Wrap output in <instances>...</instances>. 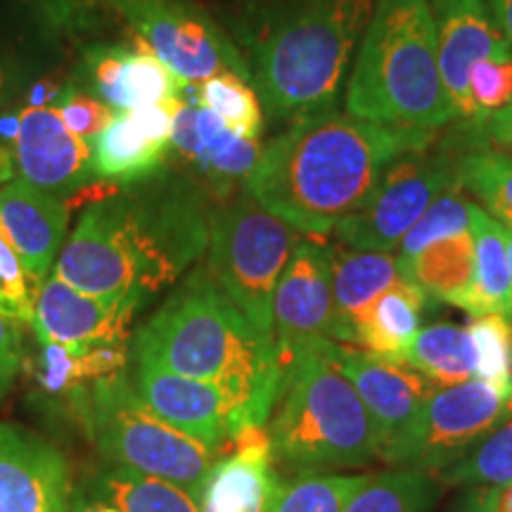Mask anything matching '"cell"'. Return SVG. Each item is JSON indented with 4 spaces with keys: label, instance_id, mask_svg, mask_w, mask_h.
<instances>
[{
    "label": "cell",
    "instance_id": "cell-42",
    "mask_svg": "<svg viewBox=\"0 0 512 512\" xmlns=\"http://www.w3.org/2000/svg\"><path fill=\"white\" fill-rule=\"evenodd\" d=\"M19 81H22V74H17V69L0 57V105H5L17 93Z\"/></svg>",
    "mask_w": 512,
    "mask_h": 512
},
{
    "label": "cell",
    "instance_id": "cell-45",
    "mask_svg": "<svg viewBox=\"0 0 512 512\" xmlns=\"http://www.w3.org/2000/svg\"><path fill=\"white\" fill-rule=\"evenodd\" d=\"M496 512H512V482L501 486V494H498Z\"/></svg>",
    "mask_w": 512,
    "mask_h": 512
},
{
    "label": "cell",
    "instance_id": "cell-37",
    "mask_svg": "<svg viewBox=\"0 0 512 512\" xmlns=\"http://www.w3.org/2000/svg\"><path fill=\"white\" fill-rule=\"evenodd\" d=\"M55 112L60 114V119L67 124L69 131H74L76 136H81L88 143H93L95 138L112 124V119L117 117V112L110 105H105L100 98H95L93 93H88L86 88H81L79 83H69L64 86L53 100Z\"/></svg>",
    "mask_w": 512,
    "mask_h": 512
},
{
    "label": "cell",
    "instance_id": "cell-14",
    "mask_svg": "<svg viewBox=\"0 0 512 512\" xmlns=\"http://www.w3.org/2000/svg\"><path fill=\"white\" fill-rule=\"evenodd\" d=\"M136 392L159 418L211 448L228 451L230 439L249 425L242 408L211 382L138 363Z\"/></svg>",
    "mask_w": 512,
    "mask_h": 512
},
{
    "label": "cell",
    "instance_id": "cell-19",
    "mask_svg": "<svg viewBox=\"0 0 512 512\" xmlns=\"http://www.w3.org/2000/svg\"><path fill=\"white\" fill-rule=\"evenodd\" d=\"M60 451L24 427L0 422V512H72Z\"/></svg>",
    "mask_w": 512,
    "mask_h": 512
},
{
    "label": "cell",
    "instance_id": "cell-40",
    "mask_svg": "<svg viewBox=\"0 0 512 512\" xmlns=\"http://www.w3.org/2000/svg\"><path fill=\"white\" fill-rule=\"evenodd\" d=\"M22 363V339L15 328V320L0 313V389L8 387Z\"/></svg>",
    "mask_w": 512,
    "mask_h": 512
},
{
    "label": "cell",
    "instance_id": "cell-8",
    "mask_svg": "<svg viewBox=\"0 0 512 512\" xmlns=\"http://www.w3.org/2000/svg\"><path fill=\"white\" fill-rule=\"evenodd\" d=\"M299 242L302 233L261 207L247 190L211 211L204 268L268 342H273L278 280Z\"/></svg>",
    "mask_w": 512,
    "mask_h": 512
},
{
    "label": "cell",
    "instance_id": "cell-4",
    "mask_svg": "<svg viewBox=\"0 0 512 512\" xmlns=\"http://www.w3.org/2000/svg\"><path fill=\"white\" fill-rule=\"evenodd\" d=\"M138 363L211 382L242 408L249 425L264 427L280 394L275 344L252 328L207 268H197L162 309L138 330Z\"/></svg>",
    "mask_w": 512,
    "mask_h": 512
},
{
    "label": "cell",
    "instance_id": "cell-27",
    "mask_svg": "<svg viewBox=\"0 0 512 512\" xmlns=\"http://www.w3.org/2000/svg\"><path fill=\"white\" fill-rule=\"evenodd\" d=\"M406 363L437 387H453L477 373V351L467 328L437 323L422 328L408 349Z\"/></svg>",
    "mask_w": 512,
    "mask_h": 512
},
{
    "label": "cell",
    "instance_id": "cell-26",
    "mask_svg": "<svg viewBox=\"0 0 512 512\" xmlns=\"http://www.w3.org/2000/svg\"><path fill=\"white\" fill-rule=\"evenodd\" d=\"M399 261L406 280L418 285L427 297L460 309L475 280V238L467 230Z\"/></svg>",
    "mask_w": 512,
    "mask_h": 512
},
{
    "label": "cell",
    "instance_id": "cell-32",
    "mask_svg": "<svg viewBox=\"0 0 512 512\" xmlns=\"http://www.w3.org/2000/svg\"><path fill=\"white\" fill-rule=\"evenodd\" d=\"M370 475H299L283 479L266 512H342Z\"/></svg>",
    "mask_w": 512,
    "mask_h": 512
},
{
    "label": "cell",
    "instance_id": "cell-21",
    "mask_svg": "<svg viewBox=\"0 0 512 512\" xmlns=\"http://www.w3.org/2000/svg\"><path fill=\"white\" fill-rule=\"evenodd\" d=\"M280 482L268 432L259 425L245 427L207 472L197 505L200 512H266Z\"/></svg>",
    "mask_w": 512,
    "mask_h": 512
},
{
    "label": "cell",
    "instance_id": "cell-3",
    "mask_svg": "<svg viewBox=\"0 0 512 512\" xmlns=\"http://www.w3.org/2000/svg\"><path fill=\"white\" fill-rule=\"evenodd\" d=\"M375 0H245L228 19L273 119L335 110Z\"/></svg>",
    "mask_w": 512,
    "mask_h": 512
},
{
    "label": "cell",
    "instance_id": "cell-6",
    "mask_svg": "<svg viewBox=\"0 0 512 512\" xmlns=\"http://www.w3.org/2000/svg\"><path fill=\"white\" fill-rule=\"evenodd\" d=\"M344 344L299 358L271 413L273 463L290 475H332L380 460L384 437L339 366Z\"/></svg>",
    "mask_w": 512,
    "mask_h": 512
},
{
    "label": "cell",
    "instance_id": "cell-41",
    "mask_svg": "<svg viewBox=\"0 0 512 512\" xmlns=\"http://www.w3.org/2000/svg\"><path fill=\"white\" fill-rule=\"evenodd\" d=\"M498 494L501 486H467L463 498L451 512H496Z\"/></svg>",
    "mask_w": 512,
    "mask_h": 512
},
{
    "label": "cell",
    "instance_id": "cell-1",
    "mask_svg": "<svg viewBox=\"0 0 512 512\" xmlns=\"http://www.w3.org/2000/svg\"><path fill=\"white\" fill-rule=\"evenodd\" d=\"M209 226L200 185L159 174L88 204L60 249L55 275L93 297L143 304L200 259Z\"/></svg>",
    "mask_w": 512,
    "mask_h": 512
},
{
    "label": "cell",
    "instance_id": "cell-15",
    "mask_svg": "<svg viewBox=\"0 0 512 512\" xmlns=\"http://www.w3.org/2000/svg\"><path fill=\"white\" fill-rule=\"evenodd\" d=\"M140 306L133 299L93 297L50 275L36 292L31 328L38 342H55L74 351L128 344V328Z\"/></svg>",
    "mask_w": 512,
    "mask_h": 512
},
{
    "label": "cell",
    "instance_id": "cell-24",
    "mask_svg": "<svg viewBox=\"0 0 512 512\" xmlns=\"http://www.w3.org/2000/svg\"><path fill=\"white\" fill-rule=\"evenodd\" d=\"M425 304L427 294L411 280L394 285L356 318L351 328L354 344L373 356L406 363L408 349L422 330L420 320Z\"/></svg>",
    "mask_w": 512,
    "mask_h": 512
},
{
    "label": "cell",
    "instance_id": "cell-7",
    "mask_svg": "<svg viewBox=\"0 0 512 512\" xmlns=\"http://www.w3.org/2000/svg\"><path fill=\"white\" fill-rule=\"evenodd\" d=\"M74 401L93 441L112 463L183 486L195 498L207 472L223 456L219 448L159 418L126 375L95 382Z\"/></svg>",
    "mask_w": 512,
    "mask_h": 512
},
{
    "label": "cell",
    "instance_id": "cell-2",
    "mask_svg": "<svg viewBox=\"0 0 512 512\" xmlns=\"http://www.w3.org/2000/svg\"><path fill=\"white\" fill-rule=\"evenodd\" d=\"M434 140L432 131L318 112L292 121L261 147L245 190L299 233L325 235L370 200L396 159Z\"/></svg>",
    "mask_w": 512,
    "mask_h": 512
},
{
    "label": "cell",
    "instance_id": "cell-35",
    "mask_svg": "<svg viewBox=\"0 0 512 512\" xmlns=\"http://www.w3.org/2000/svg\"><path fill=\"white\" fill-rule=\"evenodd\" d=\"M477 351V380L512 384V318L503 313H486L467 325Z\"/></svg>",
    "mask_w": 512,
    "mask_h": 512
},
{
    "label": "cell",
    "instance_id": "cell-38",
    "mask_svg": "<svg viewBox=\"0 0 512 512\" xmlns=\"http://www.w3.org/2000/svg\"><path fill=\"white\" fill-rule=\"evenodd\" d=\"M29 285L27 271L17 252L0 233V313L15 323L34 325L36 297L31 294Z\"/></svg>",
    "mask_w": 512,
    "mask_h": 512
},
{
    "label": "cell",
    "instance_id": "cell-10",
    "mask_svg": "<svg viewBox=\"0 0 512 512\" xmlns=\"http://www.w3.org/2000/svg\"><path fill=\"white\" fill-rule=\"evenodd\" d=\"M140 46L157 55L188 86L216 74H238L252 83L249 67L228 31L192 0H110Z\"/></svg>",
    "mask_w": 512,
    "mask_h": 512
},
{
    "label": "cell",
    "instance_id": "cell-43",
    "mask_svg": "<svg viewBox=\"0 0 512 512\" xmlns=\"http://www.w3.org/2000/svg\"><path fill=\"white\" fill-rule=\"evenodd\" d=\"M486 3H489L491 15H494L505 38L512 43V0H486Z\"/></svg>",
    "mask_w": 512,
    "mask_h": 512
},
{
    "label": "cell",
    "instance_id": "cell-9",
    "mask_svg": "<svg viewBox=\"0 0 512 512\" xmlns=\"http://www.w3.org/2000/svg\"><path fill=\"white\" fill-rule=\"evenodd\" d=\"M512 415V384L467 380L441 387L399 437L384 446L389 470L441 475Z\"/></svg>",
    "mask_w": 512,
    "mask_h": 512
},
{
    "label": "cell",
    "instance_id": "cell-28",
    "mask_svg": "<svg viewBox=\"0 0 512 512\" xmlns=\"http://www.w3.org/2000/svg\"><path fill=\"white\" fill-rule=\"evenodd\" d=\"M95 494L100 503L114 505L121 512H200L197 498L183 486L121 465L102 472Z\"/></svg>",
    "mask_w": 512,
    "mask_h": 512
},
{
    "label": "cell",
    "instance_id": "cell-13",
    "mask_svg": "<svg viewBox=\"0 0 512 512\" xmlns=\"http://www.w3.org/2000/svg\"><path fill=\"white\" fill-rule=\"evenodd\" d=\"M12 157L19 178L62 200L100 181L93 145L69 131L53 105H29L19 112Z\"/></svg>",
    "mask_w": 512,
    "mask_h": 512
},
{
    "label": "cell",
    "instance_id": "cell-34",
    "mask_svg": "<svg viewBox=\"0 0 512 512\" xmlns=\"http://www.w3.org/2000/svg\"><path fill=\"white\" fill-rule=\"evenodd\" d=\"M470 209L472 200L465 195L463 185H453L427 207L418 223L408 230L406 238L401 240L396 256L399 259H411L422 249H427L434 242L453 238V235L467 233L470 230Z\"/></svg>",
    "mask_w": 512,
    "mask_h": 512
},
{
    "label": "cell",
    "instance_id": "cell-12",
    "mask_svg": "<svg viewBox=\"0 0 512 512\" xmlns=\"http://www.w3.org/2000/svg\"><path fill=\"white\" fill-rule=\"evenodd\" d=\"M273 342L280 380L299 358L337 342L330 245L302 240L292 252L273 297Z\"/></svg>",
    "mask_w": 512,
    "mask_h": 512
},
{
    "label": "cell",
    "instance_id": "cell-11",
    "mask_svg": "<svg viewBox=\"0 0 512 512\" xmlns=\"http://www.w3.org/2000/svg\"><path fill=\"white\" fill-rule=\"evenodd\" d=\"M458 159L451 147L434 150V145L396 159L370 200L335 228L337 240L368 252H396L427 207L460 183Z\"/></svg>",
    "mask_w": 512,
    "mask_h": 512
},
{
    "label": "cell",
    "instance_id": "cell-31",
    "mask_svg": "<svg viewBox=\"0 0 512 512\" xmlns=\"http://www.w3.org/2000/svg\"><path fill=\"white\" fill-rule=\"evenodd\" d=\"M437 501L439 484L432 475L389 470L368 477L342 512H432Z\"/></svg>",
    "mask_w": 512,
    "mask_h": 512
},
{
    "label": "cell",
    "instance_id": "cell-33",
    "mask_svg": "<svg viewBox=\"0 0 512 512\" xmlns=\"http://www.w3.org/2000/svg\"><path fill=\"white\" fill-rule=\"evenodd\" d=\"M444 486H503L512 482V420L503 422L463 460L439 475Z\"/></svg>",
    "mask_w": 512,
    "mask_h": 512
},
{
    "label": "cell",
    "instance_id": "cell-20",
    "mask_svg": "<svg viewBox=\"0 0 512 512\" xmlns=\"http://www.w3.org/2000/svg\"><path fill=\"white\" fill-rule=\"evenodd\" d=\"M67 221V202L24 178H15L0 190V233L17 252L36 292L60 256Z\"/></svg>",
    "mask_w": 512,
    "mask_h": 512
},
{
    "label": "cell",
    "instance_id": "cell-36",
    "mask_svg": "<svg viewBox=\"0 0 512 512\" xmlns=\"http://www.w3.org/2000/svg\"><path fill=\"white\" fill-rule=\"evenodd\" d=\"M472 119L467 124L482 121L512 100V55L484 57L475 62L467 79Z\"/></svg>",
    "mask_w": 512,
    "mask_h": 512
},
{
    "label": "cell",
    "instance_id": "cell-39",
    "mask_svg": "<svg viewBox=\"0 0 512 512\" xmlns=\"http://www.w3.org/2000/svg\"><path fill=\"white\" fill-rule=\"evenodd\" d=\"M470 128L489 147H496V150L512 155V100L503 110L489 114L482 121H475V124H470Z\"/></svg>",
    "mask_w": 512,
    "mask_h": 512
},
{
    "label": "cell",
    "instance_id": "cell-17",
    "mask_svg": "<svg viewBox=\"0 0 512 512\" xmlns=\"http://www.w3.org/2000/svg\"><path fill=\"white\" fill-rule=\"evenodd\" d=\"M183 98L119 112L93 140V166L100 181L136 185L164 174L171 157L176 112Z\"/></svg>",
    "mask_w": 512,
    "mask_h": 512
},
{
    "label": "cell",
    "instance_id": "cell-30",
    "mask_svg": "<svg viewBox=\"0 0 512 512\" xmlns=\"http://www.w3.org/2000/svg\"><path fill=\"white\" fill-rule=\"evenodd\" d=\"M192 100L219 117L233 133L261 143L266 112L259 93L247 79L238 74H216L192 86Z\"/></svg>",
    "mask_w": 512,
    "mask_h": 512
},
{
    "label": "cell",
    "instance_id": "cell-25",
    "mask_svg": "<svg viewBox=\"0 0 512 512\" xmlns=\"http://www.w3.org/2000/svg\"><path fill=\"white\" fill-rule=\"evenodd\" d=\"M470 230L475 238V280L460 309L470 318L503 313L512 318V278L508 261V230L472 202Z\"/></svg>",
    "mask_w": 512,
    "mask_h": 512
},
{
    "label": "cell",
    "instance_id": "cell-16",
    "mask_svg": "<svg viewBox=\"0 0 512 512\" xmlns=\"http://www.w3.org/2000/svg\"><path fill=\"white\" fill-rule=\"evenodd\" d=\"M259 140L242 138L195 100H181L176 112L171 157L181 162L223 202L233 197L238 185H247L261 157Z\"/></svg>",
    "mask_w": 512,
    "mask_h": 512
},
{
    "label": "cell",
    "instance_id": "cell-23",
    "mask_svg": "<svg viewBox=\"0 0 512 512\" xmlns=\"http://www.w3.org/2000/svg\"><path fill=\"white\" fill-rule=\"evenodd\" d=\"M406 280L396 252H368L354 247H332V294L337 311V342L354 344L356 318L380 294Z\"/></svg>",
    "mask_w": 512,
    "mask_h": 512
},
{
    "label": "cell",
    "instance_id": "cell-47",
    "mask_svg": "<svg viewBox=\"0 0 512 512\" xmlns=\"http://www.w3.org/2000/svg\"><path fill=\"white\" fill-rule=\"evenodd\" d=\"M508 230V261H510V278H512V228H505Z\"/></svg>",
    "mask_w": 512,
    "mask_h": 512
},
{
    "label": "cell",
    "instance_id": "cell-5",
    "mask_svg": "<svg viewBox=\"0 0 512 512\" xmlns=\"http://www.w3.org/2000/svg\"><path fill=\"white\" fill-rule=\"evenodd\" d=\"M344 112L432 133L458 121L427 0H375L344 88Z\"/></svg>",
    "mask_w": 512,
    "mask_h": 512
},
{
    "label": "cell",
    "instance_id": "cell-44",
    "mask_svg": "<svg viewBox=\"0 0 512 512\" xmlns=\"http://www.w3.org/2000/svg\"><path fill=\"white\" fill-rule=\"evenodd\" d=\"M15 174H17L15 157H12L8 147L0 143V185H8L15 181Z\"/></svg>",
    "mask_w": 512,
    "mask_h": 512
},
{
    "label": "cell",
    "instance_id": "cell-22",
    "mask_svg": "<svg viewBox=\"0 0 512 512\" xmlns=\"http://www.w3.org/2000/svg\"><path fill=\"white\" fill-rule=\"evenodd\" d=\"M339 366L380 427L384 446L411 425L427 399L439 389L408 363L387 361L347 344L339 351Z\"/></svg>",
    "mask_w": 512,
    "mask_h": 512
},
{
    "label": "cell",
    "instance_id": "cell-29",
    "mask_svg": "<svg viewBox=\"0 0 512 512\" xmlns=\"http://www.w3.org/2000/svg\"><path fill=\"white\" fill-rule=\"evenodd\" d=\"M458 178L491 219L512 228V155L496 147H472L458 159Z\"/></svg>",
    "mask_w": 512,
    "mask_h": 512
},
{
    "label": "cell",
    "instance_id": "cell-18",
    "mask_svg": "<svg viewBox=\"0 0 512 512\" xmlns=\"http://www.w3.org/2000/svg\"><path fill=\"white\" fill-rule=\"evenodd\" d=\"M439 41L441 76L458 119L470 121L467 79L484 57L512 55V43L498 27L486 0H427Z\"/></svg>",
    "mask_w": 512,
    "mask_h": 512
},
{
    "label": "cell",
    "instance_id": "cell-46",
    "mask_svg": "<svg viewBox=\"0 0 512 512\" xmlns=\"http://www.w3.org/2000/svg\"><path fill=\"white\" fill-rule=\"evenodd\" d=\"M86 512H121L119 508H114V505H107V503H98L95 508L86 510Z\"/></svg>",
    "mask_w": 512,
    "mask_h": 512
}]
</instances>
